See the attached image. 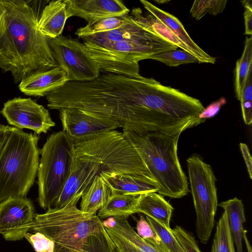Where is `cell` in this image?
Listing matches in <instances>:
<instances>
[{"mask_svg":"<svg viewBox=\"0 0 252 252\" xmlns=\"http://www.w3.org/2000/svg\"><path fill=\"white\" fill-rule=\"evenodd\" d=\"M73 139L70 174L54 208L63 207L72 200L78 202L97 177L104 180L124 173L151 177L123 132L114 129Z\"/></svg>","mask_w":252,"mask_h":252,"instance_id":"cell-1","label":"cell"},{"mask_svg":"<svg viewBox=\"0 0 252 252\" xmlns=\"http://www.w3.org/2000/svg\"><path fill=\"white\" fill-rule=\"evenodd\" d=\"M39 15L24 0H0V68L15 83L58 64L47 38L37 28Z\"/></svg>","mask_w":252,"mask_h":252,"instance_id":"cell-2","label":"cell"},{"mask_svg":"<svg viewBox=\"0 0 252 252\" xmlns=\"http://www.w3.org/2000/svg\"><path fill=\"white\" fill-rule=\"evenodd\" d=\"M133 9L135 22L125 38L101 42L83 41L101 72L139 78V61L177 49L156 32L148 18L142 15L140 8Z\"/></svg>","mask_w":252,"mask_h":252,"instance_id":"cell-3","label":"cell"},{"mask_svg":"<svg viewBox=\"0 0 252 252\" xmlns=\"http://www.w3.org/2000/svg\"><path fill=\"white\" fill-rule=\"evenodd\" d=\"M123 132L136 150L152 178L158 185V194L174 198L188 194L187 177L177 154L181 132L173 134L158 131Z\"/></svg>","mask_w":252,"mask_h":252,"instance_id":"cell-4","label":"cell"},{"mask_svg":"<svg viewBox=\"0 0 252 252\" xmlns=\"http://www.w3.org/2000/svg\"><path fill=\"white\" fill-rule=\"evenodd\" d=\"M39 136L9 126L0 150V202L27 197L37 176Z\"/></svg>","mask_w":252,"mask_h":252,"instance_id":"cell-5","label":"cell"},{"mask_svg":"<svg viewBox=\"0 0 252 252\" xmlns=\"http://www.w3.org/2000/svg\"><path fill=\"white\" fill-rule=\"evenodd\" d=\"M77 203L71 201L63 207L35 214L30 230L43 233L54 242L55 247L79 252L87 237L104 226L96 214L82 211Z\"/></svg>","mask_w":252,"mask_h":252,"instance_id":"cell-6","label":"cell"},{"mask_svg":"<svg viewBox=\"0 0 252 252\" xmlns=\"http://www.w3.org/2000/svg\"><path fill=\"white\" fill-rule=\"evenodd\" d=\"M39 152L37 199L40 206L47 210L54 206L70 176L74 139L63 130L52 133Z\"/></svg>","mask_w":252,"mask_h":252,"instance_id":"cell-7","label":"cell"},{"mask_svg":"<svg viewBox=\"0 0 252 252\" xmlns=\"http://www.w3.org/2000/svg\"><path fill=\"white\" fill-rule=\"evenodd\" d=\"M191 192L196 216L197 236L206 244L215 225L218 197L216 178L211 166L194 154L187 159Z\"/></svg>","mask_w":252,"mask_h":252,"instance_id":"cell-8","label":"cell"},{"mask_svg":"<svg viewBox=\"0 0 252 252\" xmlns=\"http://www.w3.org/2000/svg\"><path fill=\"white\" fill-rule=\"evenodd\" d=\"M47 39L54 58L68 81H91L100 75L99 65L83 43L62 35Z\"/></svg>","mask_w":252,"mask_h":252,"instance_id":"cell-9","label":"cell"},{"mask_svg":"<svg viewBox=\"0 0 252 252\" xmlns=\"http://www.w3.org/2000/svg\"><path fill=\"white\" fill-rule=\"evenodd\" d=\"M1 113L9 124L21 129H31L38 135L46 133L55 126L48 110L31 98L9 100L4 103Z\"/></svg>","mask_w":252,"mask_h":252,"instance_id":"cell-10","label":"cell"},{"mask_svg":"<svg viewBox=\"0 0 252 252\" xmlns=\"http://www.w3.org/2000/svg\"><path fill=\"white\" fill-rule=\"evenodd\" d=\"M34 208L27 197H9L0 202V234L7 241L22 239L31 229Z\"/></svg>","mask_w":252,"mask_h":252,"instance_id":"cell-11","label":"cell"},{"mask_svg":"<svg viewBox=\"0 0 252 252\" xmlns=\"http://www.w3.org/2000/svg\"><path fill=\"white\" fill-rule=\"evenodd\" d=\"M59 111L63 130L73 138L120 127L114 121L94 116L78 109L64 108Z\"/></svg>","mask_w":252,"mask_h":252,"instance_id":"cell-12","label":"cell"},{"mask_svg":"<svg viewBox=\"0 0 252 252\" xmlns=\"http://www.w3.org/2000/svg\"><path fill=\"white\" fill-rule=\"evenodd\" d=\"M64 2L68 18L79 17L88 24L108 17L124 16L129 12L120 0H64Z\"/></svg>","mask_w":252,"mask_h":252,"instance_id":"cell-13","label":"cell"},{"mask_svg":"<svg viewBox=\"0 0 252 252\" xmlns=\"http://www.w3.org/2000/svg\"><path fill=\"white\" fill-rule=\"evenodd\" d=\"M127 217H109L102 221L118 252H147L143 239L130 225Z\"/></svg>","mask_w":252,"mask_h":252,"instance_id":"cell-14","label":"cell"},{"mask_svg":"<svg viewBox=\"0 0 252 252\" xmlns=\"http://www.w3.org/2000/svg\"><path fill=\"white\" fill-rule=\"evenodd\" d=\"M68 81L65 72L59 66L34 72L20 82L21 92L27 95L44 96Z\"/></svg>","mask_w":252,"mask_h":252,"instance_id":"cell-15","label":"cell"},{"mask_svg":"<svg viewBox=\"0 0 252 252\" xmlns=\"http://www.w3.org/2000/svg\"><path fill=\"white\" fill-rule=\"evenodd\" d=\"M140 2L146 9L161 21L186 46L190 53L198 59L199 63H215L216 58L206 53L193 41L178 18L147 0H141Z\"/></svg>","mask_w":252,"mask_h":252,"instance_id":"cell-16","label":"cell"},{"mask_svg":"<svg viewBox=\"0 0 252 252\" xmlns=\"http://www.w3.org/2000/svg\"><path fill=\"white\" fill-rule=\"evenodd\" d=\"M104 181L111 194L139 195L159 190L158 185L151 177L136 173L118 174Z\"/></svg>","mask_w":252,"mask_h":252,"instance_id":"cell-17","label":"cell"},{"mask_svg":"<svg viewBox=\"0 0 252 252\" xmlns=\"http://www.w3.org/2000/svg\"><path fill=\"white\" fill-rule=\"evenodd\" d=\"M67 19L64 0L49 1L39 15L37 28L46 37L56 38L61 35Z\"/></svg>","mask_w":252,"mask_h":252,"instance_id":"cell-18","label":"cell"},{"mask_svg":"<svg viewBox=\"0 0 252 252\" xmlns=\"http://www.w3.org/2000/svg\"><path fill=\"white\" fill-rule=\"evenodd\" d=\"M151 192L139 196L135 207V213L144 214L171 229L170 222L173 208L163 197L157 193Z\"/></svg>","mask_w":252,"mask_h":252,"instance_id":"cell-19","label":"cell"},{"mask_svg":"<svg viewBox=\"0 0 252 252\" xmlns=\"http://www.w3.org/2000/svg\"><path fill=\"white\" fill-rule=\"evenodd\" d=\"M218 205L226 213L228 224L232 235L236 252H243V225L246 221L244 208L241 200L237 197L222 201Z\"/></svg>","mask_w":252,"mask_h":252,"instance_id":"cell-20","label":"cell"},{"mask_svg":"<svg viewBox=\"0 0 252 252\" xmlns=\"http://www.w3.org/2000/svg\"><path fill=\"white\" fill-rule=\"evenodd\" d=\"M111 195L109 186L102 178L97 177L81 196L80 209L86 213L96 214L107 203Z\"/></svg>","mask_w":252,"mask_h":252,"instance_id":"cell-21","label":"cell"},{"mask_svg":"<svg viewBox=\"0 0 252 252\" xmlns=\"http://www.w3.org/2000/svg\"><path fill=\"white\" fill-rule=\"evenodd\" d=\"M139 195L111 194L107 203L98 210L97 216L100 219L128 217L136 213L135 207Z\"/></svg>","mask_w":252,"mask_h":252,"instance_id":"cell-22","label":"cell"},{"mask_svg":"<svg viewBox=\"0 0 252 252\" xmlns=\"http://www.w3.org/2000/svg\"><path fill=\"white\" fill-rule=\"evenodd\" d=\"M251 69H252V36L246 37L242 55L236 63L235 90L236 96L239 100L244 85Z\"/></svg>","mask_w":252,"mask_h":252,"instance_id":"cell-23","label":"cell"},{"mask_svg":"<svg viewBox=\"0 0 252 252\" xmlns=\"http://www.w3.org/2000/svg\"><path fill=\"white\" fill-rule=\"evenodd\" d=\"M211 252H236L226 213L224 211L217 223Z\"/></svg>","mask_w":252,"mask_h":252,"instance_id":"cell-24","label":"cell"},{"mask_svg":"<svg viewBox=\"0 0 252 252\" xmlns=\"http://www.w3.org/2000/svg\"><path fill=\"white\" fill-rule=\"evenodd\" d=\"M130 15L106 18L97 22L88 24L84 27L78 29L75 34L80 38L94 34L105 32L117 29L129 20Z\"/></svg>","mask_w":252,"mask_h":252,"instance_id":"cell-25","label":"cell"},{"mask_svg":"<svg viewBox=\"0 0 252 252\" xmlns=\"http://www.w3.org/2000/svg\"><path fill=\"white\" fill-rule=\"evenodd\" d=\"M146 219L160 239V244L155 246L161 252H186L171 229L157 220L146 216Z\"/></svg>","mask_w":252,"mask_h":252,"instance_id":"cell-26","label":"cell"},{"mask_svg":"<svg viewBox=\"0 0 252 252\" xmlns=\"http://www.w3.org/2000/svg\"><path fill=\"white\" fill-rule=\"evenodd\" d=\"M79 252H118V251L104 227L101 230L87 237L82 245Z\"/></svg>","mask_w":252,"mask_h":252,"instance_id":"cell-27","label":"cell"},{"mask_svg":"<svg viewBox=\"0 0 252 252\" xmlns=\"http://www.w3.org/2000/svg\"><path fill=\"white\" fill-rule=\"evenodd\" d=\"M150 59L161 62L169 66L199 63L198 59L190 53L177 49L159 53L152 56Z\"/></svg>","mask_w":252,"mask_h":252,"instance_id":"cell-28","label":"cell"},{"mask_svg":"<svg viewBox=\"0 0 252 252\" xmlns=\"http://www.w3.org/2000/svg\"><path fill=\"white\" fill-rule=\"evenodd\" d=\"M226 2V0H195L190 10V14L197 20L208 13L216 16L223 11Z\"/></svg>","mask_w":252,"mask_h":252,"instance_id":"cell-29","label":"cell"},{"mask_svg":"<svg viewBox=\"0 0 252 252\" xmlns=\"http://www.w3.org/2000/svg\"><path fill=\"white\" fill-rule=\"evenodd\" d=\"M240 101L244 121L245 124L251 125L252 123V69L247 77Z\"/></svg>","mask_w":252,"mask_h":252,"instance_id":"cell-30","label":"cell"},{"mask_svg":"<svg viewBox=\"0 0 252 252\" xmlns=\"http://www.w3.org/2000/svg\"><path fill=\"white\" fill-rule=\"evenodd\" d=\"M26 233L24 237L31 243L36 252H53L55 244L53 241L39 232Z\"/></svg>","mask_w":252,"mask_h":252,"instance_id":"cell-31","label":"cell"},{"mask_svg":"<svg viewBox=\"0 0 252 252\" xmlns=\"http://www.w3.org/2000/svg\"><path fill=\"white\" fill-rule=\"evenodd\" d=\"M171 231L186 252H201L192 235L179 225Z\"/></svg>","mask_w":252,"mask_h":252,"instance_id":"cell-32","label":"cell"},{"mask_svg":"<svg viewBox=\"0 0 252 252\" xmlns=\"http://www.w3.org/2000/svg\"><path fill=\"white\" fill-rule=\"evenodd\" d=\"M136 229L139 236L155 247L160 244V238L143 216H141L137 220Z\"/></svg>","mask_w":252,"mask_h":252,"instance_id":"cell-33","label":"cell"},{"mask_svg":"<svg viewBox=\"0 0 252 252\" xmlns=\"http://www.w3.org/2000/svg\"><path fill=\"white\" fill-rule=\"evenodd\" d=\"M148 18L153 29L160 36L167 39L178 47L181 48L183 50L190 53L186 46L161 21L154 17H150Z\"/></svg>","mask_w":252,"mask_h":252,"instance_id":"cell-34","label":"cell"},{"mask_svg":"<svg viewBox=\"0 0 252 252\" xmlns=\"http://www.w3.org/2000/svg\"><path fill=\"white\" fill-rule=\"evenodd\" d=\"M226 103V100L221 98L218 101L211 103L199 115V118L206 120L215 116L219 112L221 107Z\"/></svg>","mask_w":252,"mask_h":252,"instance_id":"cell-35","label":"cell"},{"mask_svg":"<svg viewBox=\"0 0 252 252\" xmlns=\"http://www.w3.org/2000/svg\"><path fill=\"white\" fill-rule=\"evenodd\" d=\"M240 148L244 159L250 178L252 179V159L248 146L243 143H240Z\"/></svg>","mask_w":252,"mask_h":252,"instance_id":"cell-36","label":"cell"},{"mask_svg":"<svg viewBox=\"0 0 252 252\" xmlns=\"http://www.w3.org/2000/svg\"><path fill=\"white\" fill-rule=\"evenodd\" d=\"M246 35H252V8H246L244 13Z\"/></svg>","mask_w":252,"mask_h":252,"instance_id":"cell-37","label":"cell"},{"mask_svg":"<svg viewBox=\"0 0 252 252\" xmlns=\"http://www.w3.org/2000/svg\"><path fill=\"white\" fill-rule=\"evenodd\" d=\"M9 126L0 124V150L6 137Z\"/></svg>","mask_w":252,"mask_h":252,"instance_id":"cell-38","label":"cell"},{"mask_svg":"<svg viewBox=\"0 0 252 252\" xmlns=\"http://www.w3.org/2000/svg\"><path fill=\"white\" fill-rule=\"evenodd\" d=\"M247 231L246 230L244 231L243 233V239H244L245 241L248 252H252V249L250 245V243L247 236Z\"/></svg>","mask_w":252,"mask_h":252,"instance_id":"cell-39","label":"cell"},{"mask_svg":"<svg viewBox=\"0 0 252 252\" xmlns=\"http://www.w3.org/2000/svg\"><path fill=\"white\" fill-rule=\"evenodd\" d=\"M243 5L246 8H252V0H243L241 1Z\"/></svg>","mask_w":252,"mask_h":252,"instance_id":"cell-40","label":"cell"},{"mask_svg":"<svg viewBox=\"0 0 252 252\" xmlns=\"http://www.w3.org/2000/svg\"><path fill=\"white\" fill-rule=\"evenodd\" d=\"M53 252H73L68 250L55 246Z\"/></svg>","mask_w":252,"mask_h":252,"instance_id":"cell-41","label":"cell"},{"mask_svg":"<svg viewBox=\"0 0 252 252\" xmlns=\"http://www.w3.org/2000/svg\"><path fill=\"white\" fill-rule=\"evenodd\" d=\"M156 1L157 2H158V3H164V2H168L169 0H163V1L157 0V1Z\"/></svg>","mask_w":252,"mask_h":252,"instance_id":"cell-42","label":"cell"},{"mask_svg":"<svg viewBox=\"0 0 252 252\" xmlns=\"http://www.w3.org/2000/svg\"><path fill=\"white\" fill-rule=\"evenodd\" d=\"M1 112L0 111V115Z\"/></svg>","mask_w":252,"mask_h":252,"instance_id":"cell-43","label":"cell"}]
</instances>
